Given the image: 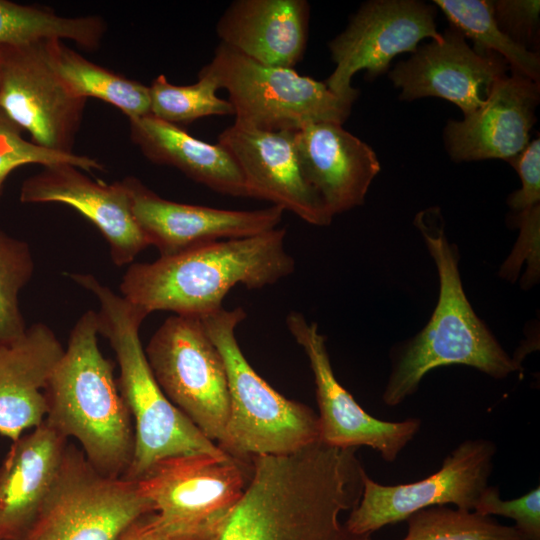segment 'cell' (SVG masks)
<instances>
[{
    "label": "cell",
    "mask_w": 540,
    "mask_h": 540,
    "mask_svg": "<svg viewBox=\"0 0 540 540\" xmlns=\"http://www.w3.org/2000/svg\"><path fill=\"white\" fill-rule=\"evenodd\" d=\"M354 451L317 441L289 454L253 457L220 540H371L340 519L362 494L364 469Z\"/></svg>",
    "instance_id": "1"
},
{
    "label": "cell",
    "mask_w": 540,
    "mask_h": 540,
    "mask_svg": "<svg viewBox=\"0 0 540 540\" xmlns=\"http://www.w3.org/2000/svg\"><path fill=\"white\" fill-rule=\"evenodd\" d=\"M286 229L219 240L153 262L132 263L121 295L148 314L171 311L202 318L220 308L235 286L261 289L288 277L295 260L285 247Z\"/></svg>",
    "instance_id": "2"
},
{
    "label": "cell",
    "mask_w": 540,
    "mask_h": 540,
    "mask_svg": "<svg viewBox=\"0 0 540 540\" xmlns=\"http://www.w3.org/2000/svg\"><path fill=\"white\" fill-rule=\"evenodd\" d=\"M415 224L436 264L439 296L426 326L394 352L382 396L392 407L414 394L423 377L438 367L466 365L497 379L520 369L470 305L459 273L457 247L445 235L439 208L419 212Z\"/></svg>",
    "instance_id": "3"
},
{
    "label": "cell",
    "mask_w": 540,
    "mask_h": 540,
    "mask_svg": "<svg viewBox=\"0 0 540 540\" xmlns=\"http://www.w3.org/2000/svg\"><path fill=\"white\" fill-rule=\"evenodd\" d=\"M98 334L97 312L88 310L73 326L46 386L44 421L67 440L76 439L96 471L118 478L132 462L134 425Z\"/></svg>",
    "instance_id": "4"
},
{
    "label": "cell",
    "mask_w": 540,
    "mask_h": 540,
    "mask_svg": "<svg viewBox=\"0 0 540 540\" xmlns=\"http://www.w3.org/2000/svg\"><path fill=\"white\" fill-rule=\"evenodd\" d=\"M70 278L99 304L98 333L106 338L119 366L120 393L134 425V453L124 478L137 480L156 462L174 456L224 453L164 394L148 364L140 328L149 315L92 274Z\"/></svg>",
    "instance_id": "5"
},
{
    "label": "cell",
    "mask_w": 540,
    "mask_h": 540,
    "mask_svg": "<svg viewBox=\"0 0 540 540\" xmlns=\"http://www.w3.org/2000/svg\"><path fill=\"white\" fill-rule=\"evenodd\" d=\"M246 318L240 308L224 307L200 318L226 370L229 417L221 449L251 462L261 455H283L319 441L318 415L273 389L243 355L235 331Z\"/></svg>",
    "instance_id": "6"
},
{
    "label": "cell",
    "mask_w": 540,
    "mask_h": 540,
    "mask_svg": "<svg viewBox=\"0 0 540 540\" xmlns=\"http://www.w3.org/2000/svg\"><path fill=\"white\" fill-rule=\"evenodd\" d=\"M247 463L226 452L174 456L135 481L172 539L220 540L248 484Z\"/></svg>",
    "instance_id": "7"
},
{
    "label": "cell",
    "mask_w": 540,
    "mask_h": 540,
    "mask_svg": "<svg viewBox=\"0 0 540 540\" xmlns=\"http://www.w3.org/2000/svg\"><path fill=\"white\" fill-rule=\"evenodd\" d=\"M227 91L235 122L266 131H295L316 123L343 124L353 101L294 68L261 64L220 43L202 68Z\"/></svg>",
    "instance_id": "8"
},
{
    "label": "cell",
    "mask_w": 540,
    "mask_h": 540,
    "mask_svg": "<svg viewBox=\"0 0 540 540\" xmlns=\"http://www.w3.org/2000/svg\"><path fill=\"white\" fill-rule=\"evenodd\" d=\"M153 511L137 481L100 474L68 444L55 485L21 540H119Z\"/></svg>",
    "instance_id": "9"
},
{
    "label": "cell",
    "mask_w": 540,
    "mask_h": 540,
    "mask_svg": "<svg viewBox=\"0 0 540 540\" xmlns=\"http://www.w3.org/2000/svg\"><path fill=\"white\" fill-rule=\"evenodd\" d=\"M144 351L166 397L221 448L229 417L227 375L201 319L174 314Z\"/></svg>",
    "instance_id": "10"
},
{
    "label": "cell",
    "mask_w": 540,
    "mask_h": 540,
    "mask_svg": "<svg viewBox=\"0 0 540 540\" xmlns=\"http://www.w3.org/2000/svg\"><path fill=\"white\" fill-rule=\"evenodd\" d=\"M495 454L496 446L490 440H465L444 459L438 471L408 484L382 485L364 470L361 498L345 524L354 533L372 535L432 506L453 504L474 510L488 486Z\"/></svg>",
    "instance_id": "11"
},
{
    "label": "cell",
    "mask_w": 540,
    "mask_h": 540,
    "mask_svg": "<svg viewBox=\"0 0 540 540\" xmlns=\"http://www.w3.org/2000/svg\"><path fill=\"white\" fill-rule=\"evenodd\" d=\"M436 9L416 0H373L361 5L345 30L329 44L335 69L326 80L336 95L355 101L359 90L351 86L354 74L375 78L386 72L391 60L413 53L421 40L442 39L435 24Z\"/></svg>",
    "instance_id": "12"
},
{
    "label": "cell",
    "mask_w": 540,
    "mask_h": 540,
    "mask_svg": "<svg viewBox=\"0 0 540 540\" xmlns=\"http://www.w3.org/2000/svg\"><path fill=\"white\" fill-rule=\"evenodd\" d=\"M86 102L54 73L41 43L0 46V110L32 142L72 152Z\"/></svg>",
    "instance_id": "13"
},
{
    "label": "cell",
    "mask_w": 540,
    "mask_h": 540,
    "mask_svg": "<svg viewBox=\"0 0 540 540\" xmlns=\"http://www.w3.org/2000/svg\"><path fill=\"white\" fill-rule=\"evenodd\" d=\"M286 327L305 352L313 372L319 408V440L340 449L370 447L393 462L420 429L421 421H383L367 413L336 379L326 338L315 322L297 311L286 316Z\"/></svg>",
    "instance_id": "14"
},
{
    "label": "cell",
    "mask_w": 540,
    "mask_h": 540,
    "mask_svg": "<svg viewBox=\"0 0 540 540\" xmlns=\"http://www.w3.org/2000/svg\"><path fill=\"white\" fill-rule=\"evenodd\" d=\"M133 216L160 256L175 255L219 240L255 236L276 229L284 210L271 205L257 210H229L162 198L139 179H123Z\"/></svg>",
    "instance_id": "15"
},
{
    "label": "cell",
    "mask_w": 540,
    "mask_h": 540,
    "mask_svg": "<svg viewBox=\"0 0 540 540\" xmlns=\"http://www.w3.org/2000/svg\"><path fill=\"white\" fill-rule=\"evenodd\" d=\"M236 161L249 198L271 202L315 226L333 217L301 167L294 131H266L235 122L218 141Z\"/></svg>",
    "instance_id": "16"
},
{
    "label": "cell",
    "mask_w": 540,
    "mask_h": 540,
    "mask_svg": "<svg viewBox=\"0 0 540 540\" xmlns=\"http://www.w3.org/2000/svg\"><path fill=\"white\" fill-rule=\"evenodd\" d=\"M508 68L497 54L475 52L463 35L450 27L441 40L417 47L408 60L398 62L389 78L401 88V100L440 97L467 116L484 104Z\"/></svg>",
    "instance_id": "17"
},
{
    "label": "cell",
    "mask_w": 540,
    "mask_h": 540,
    "mask_svg": "<svg viewBox=\"0 0 540 540\" xmlns=\"http://www.w3.org/2000/svg\"><path fill=\"white\" fill-rule=\"evenodd\" d=\"M19 199L22 203H60L74 208L105 238L117 266L132 264L150 246L133 216L123 179L107 184L72 165L46 166L25 179Z\"/></svg>",
    "instance_id": "18"
},
{
    "label": "cell",
    "mask_w": 540,
    "mask_h": 540,
    "mask_svg": "<svg viewBox=\"0 0 540 540\" xmlns=\"http://www.w3.org/2000/svg\"><path fill=\"white\" fill-rule=\"evenodd\" d=\"M539 83L512 72L493 85L484 104L461 121L449 120L444 140L456 161L510 160L530 142Z\"/></svg>",
    "instance_id": "19"
},
{
    "label": "cell",
    "mask_w": 540,
    "mask_h": 540,
    "mask_svg": "<svg viewBox=\"0 0 540 540\" xmlns=\"http://www.w3.org/2000/svg\"><path fill=\"white\" fill-rule=\"evenodd\" d=\"M294 140L304 175L332 217L364 203L380 171L368 144L330 122L295 130Z\"/></svg>",
    "instance_id": "20"
},
{
    "label": "cell",
    "mask_w": 540,
    "mask_h": 540,
    "mask_svg": "<svg viewBox=\"0 0 540 540\" xmlns=\"http://www.w3.org/2000/svg\"><path fill=\"white\" fill-rule=\"evenodd\" d=\"M64 350L54 331L41 322L0 344V435L15 441L44 422L45 389Z\"/></svg>",
    "instance_id": "21"
},
{
    "label": "cell",
    "mask_w": 540,
    "mask_h": 540,
    "mask_svg": "<svg viewBox=\"0 0 540 540\" xmlns=\"http://www.w3.org/2000/svg\"><path fill=\"white\" fill-rule=\"evenodd\" d=\"M68 440L45 421L12 441L0 465V540H21L59 476Z\"/></svg>",
    "instance_id": "22"
},
{
    "label": "cell",
    "mask_w": 540,
    "mask_h": 540,
    "mask_svg": "<svg viewBox=\"0 0 540 540\" xmlns=\"http://www.w3.org/2000/svg\"><path fill=\"white\" fill-rule=\"evenodd\" d=\"M305 0H236L217 22L220 43L268 66L294 68L305 53Z\"/></svg>",
    "instance_id": "23"
},
{
    "label": "cell",
    "mask_w": 540,
    "mask_h": 540,
    "mask_svg": "<svg viewBox=\"0 0 540 540\" xmlns=\"http://www.w3.org/2000/svg\"><path fill=\"white\" fill-rule=\"evenodd\" d=\"M129 127L131 141L149 161L177 168L220 194L249 198L236 161L219 143L204 142L151 114L129 119Z\"/></svg>",
    "instance_id": "24"
},
{
    "label": "cell",
    "mask_w": 540,
    "mask_h": 540,
    "mask_svg": "<svg viewBox=\"0 0 540 540\" xmlns=\"http://www.w3.org/2000/svg\"><path fill=\"white\" fill-rule=\"evenodd\" d=\"M41 45L49 66L75 96L109 103L128 119L151 114L149 86L89 61L63 41Z\"/></svg>",
    "instance_id": "25"
},
{
    "label": "cell",
    "mask_w": 540,
    "mask_h": 540,
    "mask_svg": "<svg viewBox=\"0 0 540 540\" xmlns=\"http://www.w3.org/2000/svg\"><path fill=\"white\" fill-rule=\"evenodd\" d=\"M433 3L442 10L451 27L473 42L475 52L497 54L512 72L539 83V54L521 46L499 28L492 1L435 0Z\"/></svg>",
    "instance_id": "26"
},
{
    "label": "cell",
    "mask_w": 540,
    "mask_h": 540,
    "mask_svg": "<svg viewBox=\"0 0 540 540\" xmlns=\"http://www.w3.org/2000/svg\"><path fill=\"white\" fill-rule=\"evenodd\" d=\"M406 521L407 533L401 540H528L515 526L474 510L432 506Z\"/></svg>",
    "instance_id": "27"
},
{
    "label": "cell",
    "mask_w": 540,
    "mask_h": 540,
    "mask_svg": "<svg viewBox=\"0 0 540 540\" xmlns=\"http://www.w3.org/2000/svg\"><path fill=\"white\" fill-rule=\"evenodd\" d=\"M198 77L194 84L179 86L158 75L149 85L151 115L177 126L209 116L234 115L231 103L217 96L216 79L203 69Z\"/></svg>",
    "instance_id": "28"
},
{
    "label": "cell",
    "mask_w": 540,
    "mask_h": 540,
    "mask_svg": "<svg viewBox=\"0 0 540 540\" xmlns=\"http://www.w3.org/2000/svg\"><path fill=\"white\" fill-rule=\"evenodd\" d=\"M34 272L28 243L0 228V344L20 337L27 326L19 306V294Z\"/></svg>",
    "instance_id": "29"
},
{
    "label": "cell",
    "mask_w": 540,
    "mask_h": 540,
    "mask_svg": "<svg viewBox=\"0 0 540 540\" xmlns=\"http://www.w3.org/2000/svg\"><path fill=\"white\" fill-rule=\"evenodd\" d=\"M34 164H68L86 172L103 169V164L92 157L50 150L25 139L23 131L0 110V196L7 177L15 169Z\"/></svg>",
    "instance_id": "30"
},
{
    "label": "cell",
    "mask_w": 540,
    "mask_h": 540,
    "mask_svg": "<svg viewBox=\"0 0 540 540\" xmlns=\"http://www.w3.org/2000/svg\"><path fill=\"white\" fill-rule=\"evenodd\" d=\"M474 511L479 514L510 518L528 540H540V488L537 486L523 496L502 500L497 486H487Z\"/></svg>",
    "instance_id": "31"
},
{
    "label": "cell",
    "mask_w": 540,
    "mask_h": 540,
    "mask_svg": "<svg viewBox=\"0 0 540 540\" xmlns=\"http://www.w3.org/2000/svg\"><path fill=\"white\" fill-rule=\"evenodd\" d=\"M494 18L499 28L511 39L527 48L536 43L539 32L538 0L492 1Z\"/></svg>",
    "instance_id": "32"
},
{
    "label": "cell",
    "mask_w": 540,
    "mask_h": 540,
    "mask_svg": "<svg viewBox=\"0 0 540 540\" xmlns=\"http://www.w3.org/2000/svg\"><path fill=\"white\" fill-rule=\"evenodd\" d=\"M517 171L521 188L508 199L511 209L518 213L540 205V140L529 142L515 157L508 160Z\"/></svg>",
    "instance_id": "33"
},
{
    "label": "cell",
    "mask_w": 540,
    "mask_h": 540,
    "mask_svg": "<svg viewBox=\"0 0 540 540\" xmlns=\"http://www.w3.org/2000/svg\"><path fill=\"white\" fill-rule=\"evenodd\" d=\"M119 540H174L159 526L155 512L146 513L131 523Z\"/></svg>",
    "instance_id": "34"
}]
</instances>
